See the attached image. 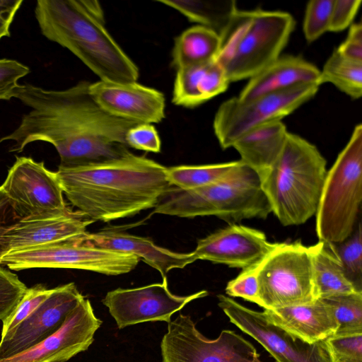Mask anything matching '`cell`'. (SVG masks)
I'll use <instances>...</instances> for the list:
<instances>
[{
	"mask_svg": "<svg viewBox=\"0 0 362 362\" xmlns=\"http://www.w3.org/2000/svg\"><path fill=\"white\" fill-rule=\"evenodd\" d=\"M295 24L285 11L238 9L219 34L214 60L230 82L250 78L281 56Z\"/></svg>",
	"mask_w": 362,
	"mask_h": 362,
	"instance_id": "8992f818",
	"label": "cell"
},
{
	"mask_svg": "<svg viewBox=\"0 0 362 362\" xmlns=\"http://www.w3.org/2000/svg\"><path fill=\"white\" fill-rule=\"evenodd\" d=\"M30 73V69L18 61L0 59V100L14 97L18 81Z\"/></svg>",
	"mask_w": 362,
	"mask_h": 362,
	"instance_id": "74e56055",
	"label": "cell"
},
{
	"mask_svg": "<svg viewBox=\"0 0 362 362\" xmlns=\"http://www.w3.org/2000/svg\"><path fill=\"white\" fill-rule=\"evenodd\" d=\"M259 306L276 309L316 300L313 246L300 240L277 243L257 270Z\"/></svg>",
	"mask_w": 362,
	"mask_h": 362,
	"instance_id": "ba28073f",
	"label": "cell"
},
{
	"mask_svg": "<svg viewBox=\"0 0 362 362\" xmlns=\"http://www.w3.org/2000/svg\"><path fill=\"white\" fill-rule=\"evenodd\" d=\"M171 7L189 21L211 28L218 35L227 26L238 10L234 0H158Z\"/></svg>",
	"mask_w": 362,
	"mask_h": 362,
	"instance_id": "4316f807",
	"label": "cell"
},
{
	"mask_svg": "<svg viewBox=\"0 0 362 362\" xmlns=\"http://www.w3.org/2000/svg\"><path fill=\"white\" fill-rule=\"evenodd\" d=\"M8 201L1 187H0V206Z\"/></svg>",
	"mask_w": 362,
	"mask_h": 362,
	"instance_id": "7bdbcfd3",
	"label": "cell"
},
{
	"mask_svg": "<svg viewBox=\"0 0 362 362\" xmlns=\"http://www.w3.org/2000/svg\"><path fill=\"white\" fill-rule=\"evenodd\" d=\"M53 288L49 289L42 284H37L28 288L23 298L11 314L4 320L1 337L11 332L22 321L25 320L43 303L52 293Z\"/></svg>",
	"mask_w": 362,
	"mask_h": 362,
	"instance_id": "d6a6232c",
	"label": "cell"
},
{
	"mask_svg": "<svg viewBox=\"0 0 362 362\" xmlns=\"http://www.w3.org/2000/svg\"><path fill=\"white\" fill-rule=\"evenodd\" d=\"M318 85L305 84L265 94L250 100L228 99L218 107L214 130L221 147L226 149L249 131L290 115L317 93Z\"/></svg>",
	"mask_w": 362,
	"mask_h": 362,
	"instance_id": "9c48e42d",
	"label": "cell"
},
{
	"mask_svg": "<svg viewBox=\"0 0 362 362\" xmlns=\"http://www.w3.org/2000/svg\"><path fill=\"white\" fill-rule=\"evenodd\" d=\"M288 132L281 121L255 128L240 136L232 146L240 161L253 170L260 180L279 158Z\"/></svg>",
	"mask_w": 362,
	"mask_h": 362,
	"instance_id": "cb8c5ba5",
	"label": "cell"
},
{
	"mask_svg": "<svg viewBox=\"0 0 362 362\" xmlns=\"http://www.w3.org/2000/svg\"><path fill=\"white\" fill-rule=\"evenodd\" d=\"M361 3V0H334L329 31L339 32L350 27Z\"/></svg>",
	"mask_w": 362,
	"mask_h": 362,
	"instance_id": "f35d334b",
	"label": "cell"
},
{
	"mask_svg": "<svg viewBox=\"0 0 362 362\" xmlns=\"http://www.w3.org/2000/svg\"><path fill=\"white\" fill-rule=\"evenodd\" d=\"M262 313L269 320L309 344L325 341L337 328L332 310L320 299L308 304L264 309Z\"/></svg>",
	"mask_w": 362,
	"mask_h": 362,
	"instance_id": "7402d4cb",
	"label": "cell"
},
{
	"mask_svg": "<svg viewBox=\"0 0 362 362\" xmlns=\"http://www.w3.org/2000/svg\"><path fill=\"white\" fill-rule=\"evenodd\" d=\"M334 0H311L306 6L303 30L308 42L329 31Z\"/></svg>",
	"mask_w": 362,
	"mask_h": 362,
	"instance_id": "1f68e13d",
	"label": "cell"
},
{
	"mask_svg": "<svg viewBox=\"0 0 362 362\" xmlns=\"http://www.w3.org/2000/svg\"><path fill=\"white\" fill-rule=\"evenodd\" d=\"M362 201V125L350 139L327 172L315 216L319 241L337 244L356 227Z\"/></svg>",
	"mask_w": 362,
	"mask_h": 362,
	"instance_id": "52a82bcc",
	"label": "cell"
},
{
	"mask_svg": "<svg viewBox=\"0 0 362 362\" xmlns=\"http://www.w3.org/2000/svg\"><path fill=\"white\" fill-rule=\"evenodd\" d=\"M28 288L17 275L0 267V320L14 311Z\"/></svg>",
	"mask_w": 362,
	"mask_h": 362,
	"instance_id": "e575fe53",
	"label": "cell"
},
{
	"mask_svg": "<svg viewBox=\"0 0 362 362\" xmlns=\"http://www.w3.org/2000/svg\"><path fill=\"white\" fill-rule=\"evenodd\" d=\"M90 83L82 81L59 90L19 85L13 98L30 110L0 142L12 141L11 152H21L34 141L50 143L59 155L61 168L101 163L129 153L125 135L139 123L105 111L90 95Z\"/></svg>",
	"mask_w": 362,
	"mask_h": 362,
	"instance_id": "6da1fadb",
	"label": "cell"
},
{
	"mask_svg": "<svg viewBox=\"0 0 362 362\" xmlns=\"http://www.w3.org/2000/svg\"><path fill=\"white\" fill-rule=\"evenodd\" d=\"M223 68L214 59L177 69L172 102L185 107H197L228 87Z\"/></svg>",
	"mask_w": 362,
	"mask_h": 362,
	"instance_id": "603a6c76",
	"label": "cell"
},
{
	"mask_svg": "<svg viewBox=\"0 0 362 362\" xmlns=\"http://www.w3.org/2000/svg\"><path fill=\"white\" fill-rule=\"evenodd\" d=\"M102 322L95 316L90 300L84 297L54 334L36 346L0 362H66L89 348Z\"/></svg>",
	"mask_w": 362,
	"mask_h": 362,
	"instance_id": "2e32d148",
	"label": "cell"
},
{
	"mask_svg": "<svg viewBox=\"0 0 362 362\" xmlns=\"http://www.w3.org/2000/svg\"><path fill=\"white\" fill-rule=\"evenodd\" d=\"M202 290L188 296H177L170 292L167 277L162 283L134 288L110 291L103 299L115 319L117 327L124 329L139 323L156 321L170 322L172 315L191 301L208 296Z\"/></svg>",
	"mask_w": 362,
	"mask_h": 362,
	"instance_id": "5bb4252c",
	"label": "cell"
},
{
	"mask_svg": "<svg viewBox=\"0 0 362 362\" xmlns=\"http://www.w3.org/2000/svg\"><path fill=\"white\" fill-rule=\"evenodd\" d=\"M344 57L357 62H362V25L361 23H352L345 40L336 49Z\"/></svg>",
	"mask_w": 362,
	"mask_h": 362,
	"instance_id": "ab89813d",
	"label": "cell"
},
{
	"mask_svg": "<svg viewBox=\"0 0 362 362\" xmlns=\"http://www.w3.org/2000/svg\"><path fill=\"white\" fill-rule=\"evenodd\" d=\"M129 147L148 152L159 153L161 141L155 127L151 124L139 123L132 127L125 135Z\"/></svg>",
	"mask_w": 362,
	"mask_h": 362,
	"instance_id": "8d00e7d4",
	"label": "cell"
},
{
	"mask_svg": "<svg viewBox=\"0 0 362 362\" xmlns=\"http://www.w3.org/2000/svg\"><path fill=\"white\" fill-rule=\"evenodd\" d=\"M345 274L356 289L362 293V229L361 222L352 234L334 244Z\"/></svg>",
	"mask_w": 362,
	"mask_h": 362,
	"instance_id": "4dcf8cb0",
	"label": "cell"
},
{
	"mask_svg": "<svg viewBox=\"0 0 362 362\" xmlns=\"http://www.w3.org/2000/svg\"><path fill=\"white\" fill-rule=\"evenodd\" d=\"M81 213L30 220H17L4 235L9 252L40 247L83 234L94 221ZM86 217V216H85Z\"/></svg>",
	"mask_w": 362,
	"mask_h": 362,
	"instance_id": "ffe728a7",
	"label": "cell"
},
{
	"mask_svg": "<svg viewBox=\"0 0 362 362\" xmlns=\"http://www.w3.org/2000/svg\"><path fill=\"white\" fill-rule=\"evenodd\" d=\"M317 148L288 132L275 163L261 180L272 213L284 226L305 223L317 212L327 175Z\"/></svg>",
	"mask_w": 362,
	"mask_h": 362,
	"instance_id": "277c9868",
	"label": "cell"
},
{
	"mask_svg": "<svg viewBox=\"0 0 362 362\" xmlns=\"http://www.w3.org/2000/svg\"><path fill=\"white\" fill-rule=\"evenodd\" d=\"M240 160L221 163L177 165L167 168V177L172 185L182 189L206 186L226 177Z\"/></svg>",
	"mask_w": 362,
	"mask_h": 362,
	"instance_id": "83f0119b",
	"label": "cell"
},
{
	"mask_svg": "<svg viewBox=\"0 0 362 362\" xmlns=\"http://www.w3.org/2000/svg\"><path fill=\"white\" fill-rule=\"evenodd\" d=\"M260 263L242 270L238 276L228 281L226 287V294L259 305L257 270Z\"/></svg>",
	"mask_w": 362,
	"mask_h": 362,
	"instance_id": "d590c367",
	"label": "cell"
},
{
	"mask_svg": "<svg viewBox=\"0 0 362 362\" xmlns=\"http://www.w3.org/2000/svg\"><path fill=\"white\" fill-rule=\"evenodd\" d=\"M331 83L354 99L362 95V62L348 59L336 49L320 71V83Z\"/></svg>",
	"mask_w": 362,
	"mask_h": 362,
	"instance_id": "f1b7e54d",
	"label": "cell"
},
{
	"mask_svg": "<svg viewBox=\"0 0 362 362\" xmlns=\"http://www.w3.org/2000/svg\"><path fill=\"white\" fill-rule=\"evenodd\" d=\"M277 243L259 230L232 223L199 240L193 252L197 259L243 270L260 263Z\"/></svg>",
	"mask_w": 362,
	"mask_h": 362,
	"instance_id": "e0dca14e",
	"label": "cell"
},
{
	"mask_svg": "<svg viewBox=\"0 0 362 362\" xmlns=\"http://www.w3.org/2000/svg\"><path fill=\"white\" fill-rule=\"evenodd\" d=\"M64 194L93 221L109 222L154 208L171 187L167 167L131 152L107 161L57 171Z\"/></svg>",
	"mask_w": 362,
	"mask_h": 362,
	"instance_id": "7a4b0ae2",
	"label": "cell"
},
{
	"mask_svg": "<svg viewBox=\"0 0 362 362\" xmlns=\"http://www.w3.org/2000/svg\"><path fill=\"white\" fill-rule=\"evenodd\" d=\"M17 220L52 218L71 211L66 207L57 172L43 162L17 158L1 186Z\"/></svg>",
	"mask_w": 362,
	"mask_h": 362,
	"instance_id": "7c38bea8",
	"label": "cell"
},
{
	"mask_svg": "<svg viewBox=\"0 0 362 362\" xmlns=\"http://www.w3.org/2000/svg\"><path fill=\"white\" fill-rule=\"evenodd\" d=\"M153 213L181 218L215 216L232 224L267 218L272 210L259 177L240 161L226 177L216 182L192 189L171 185Z\"/></svg>",
	"mask_w": 362,
	"mask_h": 362,
	"instance_id": "5b68a950",
	"label": "cell"
},
{
	"mask_svg": "<svg viewBox=\"0 0 362 362\" xmlns=\"http://www.w3.org/2000/svg\"><path fill=\"white\" fill-rule=\"evenodd\" d=\"M332 310L337 324L333 335L362 334V293L319 298Z\"/></svg>",
	"mask_w": 362,
	"mask_h": 362,
	"instance_id": "f546056e",
	"label": "cell"
},
{
	"mask_svg": "<svg viewBox=\"0 0 362 362\" xmlns=\"http://www.w3.org/2000/svg\"><path fill=\"white\" fill-rule=\"evenodd\" d=\"M95 102L110 115L137 123L155 124L165 118L164 95L136 82L101 81L90 83Z\"/></svg>",
	"mask_w": 362,
	"mask_h": 362,
	"instance_id": "ac0fdd59",
	"label": "cell"
},
{
	"mask_svg": "<svg viewBox=\"0 0 362 362\" xmlns=\"http://www.w3.org/2000/svg\"><path fill=\"white\" fill-rule=\"evenodd\" d=\"M167 328L160 341L161 362H262L255 346L233 331L207 339L182 313Z\"/></svg>",
	"mask_w": 362,
	"mask_h": 362,
	"instance_id": "8fae6325",
	"label": "cell"
},
{
	"mask_svg": "<svg viewBox=\"0 0 362 362\" xmlns=\"http://www.w3.org/2000/svg\"><path fill=\"white\" fill-rule=\"evenodd\" d=\"M83 298L73 282L54 288L31 315L1 337L0 360L23 352L54 334Z\"/></svg>",
	"mask_w": 362,
	"mask_h": 362,
	"instance_id": "9a60e30c",
	"label": "cell"
},
{
	"mask_svg": "<svg viewBox=\"0 0 362 362\" xmlns=\"http://www.w3.org/2000/svg\"><path fill=\"white\" fill-rule=\"evenodd\" d=\"M78 243L98 248L132 254L158 270L163 278L173 269H182L197 260L194 252L182 253L156 245L148 238L105 228L76 237Z\"/></svg>",
	"mask_w": 362,
	"mask_h": 362,
	"instance_id": "d6986e66",
	"label": "cell"
},
{
	"mask_svg": "<svg viewBox=\"0 0 362 362\" xmlns=\"http://www.w3.org/2000/svg\"><path fill=\"white\" fill-rule=\"evenodd\" d=\"M35 15L45 37L68 49L101 81H137L139 68L107 30L98 1L38 0Z\"/></svg>",
	"mask_w": 362,
	"mask_h": 362,
	"instance_id": "3957f363",
	"label": "cell"
},
{
	"mask_svg": "<svg viewBox=\"0 0 362 362\" xmlns=\"http://www.w3.org/2000/svg\"><path fill=\"white\" fill-rule=\"evenodd\" d=\"M23 1L0 0V39L10 36V25Z\"/></svg>",
	"mask_w": 362,
	"mask_h": 362,
	"instance_id": "60d3db41",
	"label": "cell"
},
{
	"mask_svg": "<svg viewBox=\"0 0 362 362\" xmlns=\"http://www.w3.org/2000/svg\"><path fill=\"white\" fill-rule=\"evenodd\" d=\"M323 344L330 362H362V334L332 335Z\"/></svg>",
	"mask_w": 362,
	"mask_h": 362,
	"instance_id": "836d02e7",
	"label": "cell"
},
{
	"mask_svg": "<svg viewBox=\"0 0 362 362\" xmlns=\"http://www.w3.org/2000/svg\"><path fill=\"white\" fill-rule=\"evenodd\" d=\"M15 218H17L8 201L0 206V267L3 265L2 257L10 251L4 235Z\"/></svg>",
	"mask_w": 362,
	"mask_h": 362,
	"instance_id": "b9f144b4",
	"label": "cell"
},
{
	"mask_svg": "<svg viewBox=\"0 0 362 362\" xmlns=\"http://www.w3.org/2000/svg\"><path fill=\"white\" fill-rule=\"evenodd\" d=\"M136 256L78 243L76 237L59 242L9 252L1 259L8 269H76L106 275H119L133 270L139 262Z\"/></svg>",
	"mask_w": 362,
	"mask_h": 362,
	"instance_id": "30bf717a",
	"label": "cell"
},
{
	"mask_svg": "<svg viewBox=\"0 0 362 362\" xmlns=\"http://www.w3.org/2000/svg\"><path fill=\"white\" fill-rule=\"evenodd\" d=\"M305 84L320 86V70L300 57L284 55L251 77L238 98L247 100Z\"/></svg>",
	"mask_w": 362,
	"mask_h": 362,
	"instance_id": "44dd1931",
	"label": "cell"
},
{
	"mask_svg": "<svg viewBox=\"0 0 362 362\" xmlns=\"http://www.w3.org/2000/svg\"><path fill=\"white\" fill-rule=\"evenodd\" d=\"M313 246L316 299L358 292L347 278L333 243L319 241Z\"/></svg>",
	"mask_w": 362,
	"mask_h": 362,
	"instance_id": "d4e9b609",
	"label": "cell"
},
{
	"mask_svg": "<svg viewBox=\"0 0 362 362\" xmlns=\"http://www.w3.org/2000/svg\"><path fill=\"white\" fill-rule=\"evenodd\" d=\"M218 305L230 322L258 341L276 362H330L323 341L307 343L257 312L223 294Z\"/></svg>",
	"mask_w": 362,
	"mask_h": 362,
	"instance_id": "4fadbf2b",
	"label": "cell"
},
{
	"mask_svg": "<svg viewBox=\"0 0 362 362\" xmlns=\"http://www.w3.org/2000/svg\"><path fill=\"white\" fill-rule=\"evenodd\" d=\"M219 46V35L212 29L200 25L189 28L175 39L173 66L178 69L211 61Z\"/></svg>",
	"mask_w": 362,
	"mask_h": 362,
	"instance_id": "484cf974",
	"label": "cell"
}]
</instances>
